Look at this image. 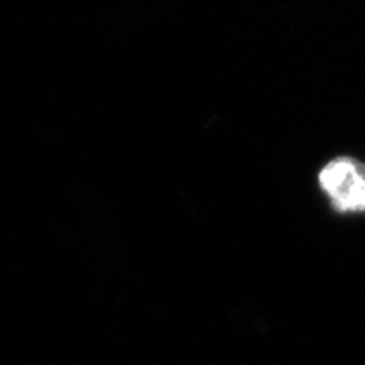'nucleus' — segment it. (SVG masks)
<instances>
[{"label":"nucleus","mask_w":365,"mask_h":365,"mask_svg":"<svg viewBox=\"0 0 365 365\" xmlns=\"http://www.w3.org/2000/svg\"><path fill=\"white\" fill-rule=\"evenodd\" d=\"M317 181L336 213H365V162L362 160L350 155L330 158L319 168Z\"/></svg>","instance_id":"obj_1"}]
</instances>
